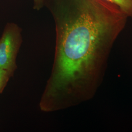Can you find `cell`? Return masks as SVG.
<instances>
[{
	"label": "cell",
	"instance_id": "obj_1",
	"mask_svg": "<svg viewBox=\"0 0 132 132\" xmlns=\"http://www.w3.org/2000/svg\"><path fill=\"white\" fill-rule=\"evenodd\" d=\"M54 60L39 103L44 113L92 99L101 83L113 44L125 27L118 16L89 0H73L52 13Z\"/></svg>",
	"mask_w": 132,
	"mask_h": 132
},
{
	"label": "cell",
	"instance_id": "obj_2",
	"mask_svg": "<svg viewBox=\"0 0 132 132\" xmlns=\"http://www.w3.org/2000/svg\"><path fill=\"white\" fill-rule=\"evenodd\" d=\"M22 42L21 29L19 26L14 23L7 24L0 38V69L14 75Z\"/></svg>",
	"mask_w": 132,
	"mask_h": 132
},
{
	"label": "cell",
	"instance_id": "obj_3",
	"mask_svg": "<svg viewBox=\"0 0 132 132\" xmlns=\"http://www.w3.org/2000/svg\"><path fill=\"white\" fill-rule=\"evenodd\" d=\"M118 7L128 17L132 18V0H103Z\"/></svg>",
	"mask_w": 132,
	"mask_h": 132
},
{
	"label": "cell",
	"instance_id": "obj_4",
	"mask_svg": "<svg viewBox=\"0 0 132 132\" xmlns=\"http://www.w3.org/2000/svg\"><path fill=\"white\" fill-rule=\"evenodd\" d=\"M13 76L10 71L0 69V94L2 93L10 77Z\"/></svg>",
	"mask_w": 132,
	"mask_h": 132
},
{
	"label": "cell",
	"instance_id": "obj_5",
	"mask_svg": "<svg viewBox=\"0 0 132 132\" xmlns=\"http://www.w3.org/2000/svg\"><path fill=\"white\" fill-rule=\"evenodd\" d=\"M33 4L34 9L40 10L45 4V0H33Z\"/></svg>",
	"mask_w": 132,
	"mask_h": 132
}]
</instances>
